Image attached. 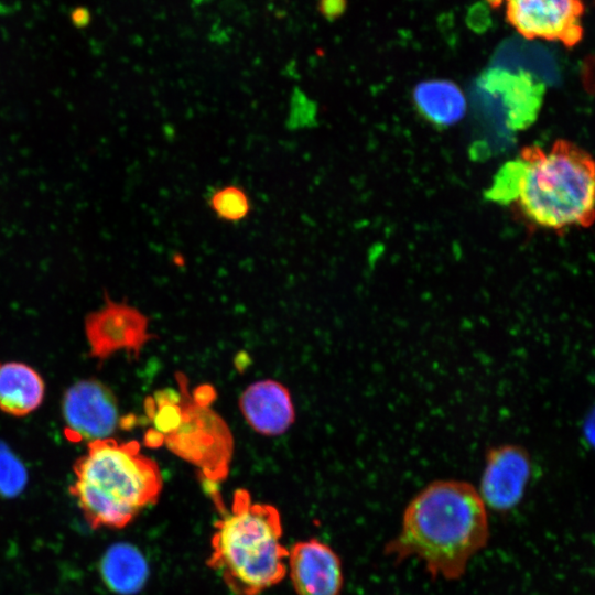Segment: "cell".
Here are the masks:
<instances>
[{"mask_svg":"<svg viewBox=\"0 0 595 595\" xmlns=\"http://www.w3.org/2000/svg\"><path fill=\"white\" fill-rule=\"evenodd\" d=\"M489 539L487 507L478 490L456 479L434 480L407 505L398 534L385 547L397 562L415 558L433 578H461Z\"/></svg>","mask_w":595,"mask_h":595,"instance_id":"cell-1","label":"cell"},{"mask_svg":"<svg viewBox=\"0 0 595 595\" xmlns=\"http://www.w3.org/2000/svg\"><path fill=\"white\" fill-rule=\"evenodd\" d=\"M513 209L531 228L558 234L595 223V159L576 143L559 139L545 151L526 147Z\"/></svg>","mask_w":595,"mask_h":595,"instance_id":"cell-2","label":"cell"},{"mask_svg":"<svg viewBox=\"0 0 595 595\" xmlns=\"http://www.w3.org/2000/svg\"><path fill=\"white\" fill-rule=\"evenodd\" d=\"M219 518L214 523L207 565L234 595H260L286 575L289 550L282 542L279 510L253 502L246 489H237L230 508L215 497Z\"/></svg>","mask_w":595,"mask_h":595,"instance_id":"cell-3","label":"cell"},{"mask_svg":"<svg viewBox=\"0 0 595 595\" xmlns=\"http://www.w3.org/2000/svg\"><path fill=\"white\" fill-rule=\"evenodd\" d=\"M74 476L69 491L93 529L127 527L158 501L163 487L158 464L140 453L138 442L111 437L88 443Z\"/></svg>","mask_w":595,"mask_h":595,"instance_id":"cell-4","label":"cell"},{"mask_svg":"<svg viewBox=\"0 0 595 595\" xmlns=\"http://www.w3.org/2000/svg\"><path fill=\"white\" fill-rule=\"evenodd\" d=\"M177 379L181 418L177 425L163 435V442L177 456L195 465L205 480L221 482L229 472L234 441L225 421L208 407L215 392L209 386H202L192 399L185 378L177 375Z\"/></svg>","mask_w":595,"mask_h":595,"instance_id":"cell-5","label":"cell"},{"mask_svg":"<svg viewBox=\"0 0 595 595\" xmlns=\"http://www.w3.org/2000/svg\"><path fill=\"white\" fill-rule=\"evenodd\" d=\"M584 11L583 0H506L507 21L520 35L567 48L583 39Z\"/></svg>","mask_w":595,"mask_h":595,"instance_id":"cell-6","label":"cell"},{"mask_svg":"<svg viewBox=\"0 0 595 595\" xmlns=\"http://www.w3.org/2000/svg\"><path fill=\"white\" fill-rule=\"evenodd\" d=\"M62 411L72 440L107 439L120 421L113 392L96 379L71 386L63 397Z\"/></svg>","mask_w":595,"mask_h":595,"instance_id":"cell-7","label":"cell"},{"mask_svg":"<svg viewBox=\"0 0 595 595\" xmlns=\"http://www.w3.org/2000/svg\"><path fill=\"white\" fill-rule=\"evenodd\" d=\"M532 475L529 452L517 444L488 448L478 493L486 507L507 512L522 500Z\"/></svg>","mask_w":595,"mask_h":595,"instance_id":"cell-8","label":"cell"},{"mask_svg":"<svg viewBox=\"0 0 595 595\" xmlns=\"http://www.w3.org/2000/svg\"><path fill=\"white\" fill-rule=\"evenodd\" d=\"M85 334L90 355L105 359L119 350L139 356L144 344L151 339L148 318L136 307L112 302L87 315Z\"/></svg>","mask_w":595,"mask_h":595,"instance_id":"cell-9","label":"cell"},{"mask_svg":"<svg viewBox=\"0 0 595 595\" xmlns=\"http://www.w3.org/2000/svg\"><path fill=\"white\" fill-rule=\"evenodd\" d=\"M290 578L296 595H339L344 584L337 553L316 538L295 542L289 550Z\"/></svg>","mask_w":595,"mask_h":595,"instance_id":"cell-10","label":"cell"},{"mask_svg":"<svg viewBox=\"0 0 595 595\" xmlns=\"http://www.w3.org/2000/svg\"><path fill=\"white\" fill-rule=\"evenodd\" d=\"M478 87L502 101L506 126L515 131L529 127L540 109L544 85L526 71L510 72L501 67L486 69L477 82Z\"/></svg>","mask_w":595,"mask_h":595,"instance_id":"cell-11","label":"cell"},{"mask_svg":"<svg viewBox=\"0 0 595 595\" xmlns=\"http://www.w3.org/2000/svg\"><path fill=\"white\" fill-rule=\"evenodd\" d=\"M239 408L247 423L268 436L283 434L295 419L289 390L270 379L249 385L239 398Z\"/></svg>","mask_w":595,"mask_h":595,"instance_id":"cell-12","label":"cell"},{"mask_svg":"<svg viewBox=\"0 0 595 595\" xmlns=\"http://www.w3.org/2000/svg\"><path fill=\"white\" fill-rule=\"evenodd\" d=\"M45 385L40 374L26 364L0 363V410L23 416L40 407Z\"/></svg>","mask_w":595,"mask_h":595,"instance_id":"cell-13","label":"cell"},{"mask_svg":"<svg viewBox=\"0 0 595 595\" xmlns=\"http://www.w3.org/2000/svg\"><path fill=\"white\" fill-rule=\"evenodd\" d=\"M413 96L421 113L437 126H451L462 119L466 111L462 90L450 80L422 82L414 88Z\"/></svg>","mask_w":595,"mask_h":595,"instance_id":"cell-14","label":"cell"},{"mask_svg":"<svg viewBox=\"0 0 595 595\" xmlns=\"http://www.w3.org/2000/svg\"><path fill=\"white\" fill-rule=\"evenodd\" d=\"M100 572L106 585L121 595L137 593L148 577V565L143 555L127 543L112 545L100 562Z\"/></svg>","mask_w":595,"mask_h":595,"instance_id":"cell-15","label":"cell"},{"mask_svg":"<svg viewBox=\"0 0 595 595\" xmlns=\"http://www.w3.org/2000/svg\"><path fill=\"white\" fill-rule=\"evenodd\" d=\"M208 205L213 214L226 223H239L247 218L252 205L246 190L235 184L219 186L210 192Z\"/></svg>","mask_w":595,"mask_h":595,"instance_id":"cell-16","label":"cell"},{"mask_svg":"<svg viewBox=\"0 0 595 595\" xmlns=\"http://www.w3.org/2000/svg\"><path fill=\"white\" fill-rule=\"evenodd\" d=\"M26 469L11 448L0 441V496L14 497L25 487Z\"/></svg>","mask_w":595,"mask_h":595,"instance_id":"cell-17","label":"cell"},{"mask_svg":"<svg viewBox=\"0 0 595 595\" xmlns=\"http://www.w3.org/2000/svg\"><path fill=\"white\" fill-rule=\"evenodd\" d=\"M344 0H321L318 9L326 17H336L342 10Z\"/></svg>","mask_w":595,"mask_h":595,"instance_id":"cell-18","label":"cell"},{"mask_svg":"<svg viewBox=\"0 0 595 595\" xmlns=\"http://www.w3.org/2000/svg\"><path fill=\"white\" fill-rule=\"evenodd\" d=\"M584 432L589 444L595 447V408L586 418Z\"/></svg>","mask_w":595,"mask_h":595,"instance_id":"cell-19","label":"cell"}]
</instances>
